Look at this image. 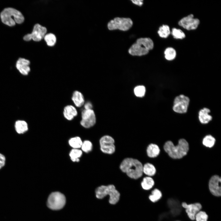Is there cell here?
I'll use <instances>...</instances> for the list:
<instances>
[{
    "mask_svg": "<svg viewBox=\"0 0 221 221\" xmlns=\"http://www.w3.org/2000/svg\"><path fill=\"white\" fill-rule=\"evenodd\" d=\"M143 165L138 160L131 157L124 159L121 163L119 168L130 178L137 179L143 174Z\"/></svg>",
    "mask_w": 221,
    "mask_h": 221,
    "instance_id": "cell-1",
    "label": "cell"
},
{
    "mask_svg": "<svg viewBox=\"0 0 221 221\" xmlns=\"http://www.w3.org/2000/svg\"><path fill=\"white\" fill-rule=\"evenodd\" d=\"M189 144L183 138L180 139L178 144L175 145L170 141L166 142L164 146L165 151L172 158L180 159L185 156L188 151Z\"/></svg>",
    "mask_w": 221,
    "mask_h": 221,
    "instance_id": "cell-2",
    "label": "cell"
},
{
    "mask_svg": "<svg viewBox=\"0 0 221 221\" xmlns=\"http://www.w3.org/2000/svg\"><path fill=\"white\" fill-rule=\"evenodd\" d=\"M153 47L154 43L151 38H140L130 47L128 52L132 56H141L147 54Z\"/></svg>",
    "mask_w": 221,
    "mask_h": 221,
    "instance_id": "cell-3",
    "label": "cell"
},
{
    "mask_svg": "<svg viewBox=\"0 0 221 221\" xmlns=\"http://www.w3.org/2000/svg\"><path fill=\"white\" fill-rule=\"evenodd\" d=\"M0 17L3 23L10 26L14 25L16 23L21 24L24 20V17L20 12L10 7L4 9L1 13Z\"/></svg>",
    "mask_w": 221,
    "mask_h": 221,
    "instance_id": "cell-4",
    "label": "cell"
},
{
    "mask_svg": "<svg viewBox=\"0 0 221 221\" xmlns=\"http://www.w3.org/2000/svg\"><path fill=\"white\" fill-rule=\"evenodd\" d=\"M95 193L96 197L99 199L109 195V202L112 204H115L118 202L120 196V193L113 184L99 186L96 189Z\"/></svg>",
    "mask_w": 221,
    "mask_h": 221,
    "instance_id": "cell-5",
    "label": "cell"
},
{
    "mask_svg": "<svg viewBox=\"0 0 221 221\" xmlns=\"http://www.w3.org/2000/svg\"><path fill=\"white\" fill-rule=\"evenodd\" d=\"M133 25V21L130 18L116 17L109 22L107 28L110 30L119 29L126 31L129 29Z\"/></svg>",
    "mask_w": 221,
    "mask_h": 221,
    "instance_id": "cell-6",
    "label": "cell"
},
{
    "mask_svg": "<svg viewBox=\"0 0 221 221\" xmlns=\"http://www.w3.org/2000/svg\"><path fill=\"white\" fill-rule=\"evenodd\" d=\"M64 195L59 192L51 193L48 199L47 204L48 207L53 210H58L64 207L66 203Z\"/></svg>",
    "mask_w": 221,
    "mask_h": 221,
    "instance_id": "cell-7",
    "label": "cell"
},
{
    "mask_svg": "<svg viewBox=\"0 0 221 221\" xmlns=\"http://www.w3.org/2000/svg\"><path fill=\"white\" fill-rule=\"evenodd\" d=\"M115 141L109 135H105L101 138L99 141L101 151L105 154H112L115 151Z\"/></svg>",
    "mask_w": 221,
    "mask_h": 221,
    "instance_id": "cell-8",
    "label": "cell"
},
{
    "mask_svg": "<svg viewBox=\"0 0 221 221\" xmlns=\"http://www.w3.org/2000/svg\"><path fill=\"white\" fill-rule=\"evenodd\" d=\"M189 99L183 95L176 96L174 99L173 107V110L178 113L187 112L189 103Z\"/></svg>",
    "mask_w": 221,
    "mask_h": 221,
    "instance_id": "cell-9",
    "label": "cell"
},
{
    "mask_svg": "<svg viewBox=\"0 0 221 221\" xmlns=\"http://www.w3.org/2000/svg\"><path fill=\"white\" fill-rule=\"evenodd\" d=\"M46 28L39 24H37L34 26L32 33L25 35L23 37L24 40L29 41L33 39L36 41L41 40L46 34Z\"/></svg>",
    "mask_w": 221,
    "mask_h": 221,
    "instance_id": "cell-10",
    "label": "cell"
},
{
    "mask_svg": "<svg viewBox=\"0 0 221 221\" xmlns=\"http://www.w3.org/2000/svg\"><path fill=\"white\" fill-rule=\"evenodd\" d=\"M81 125L84 128H88L93 126L96 123V116L92 109H83L81 112Z\"/></svg>",
    "mask_w": 221,
    "mask_h": 221,
    "instance_id": "cell-11",
    "label": "cell"
},
{
    "mask_svg": "<svg viewBox=\"0 0 221 221\" xmlns=\"http://www.w3.org/2000/svg\"><path fill=\"white\" fill-rule=\"evenodd\" d=\"M200 23L199 20L195 18L192 14H190L181 19L178 22V25L188 30H194L197 28Z\"/></svg>",
    "mask_w": 221,
    "mask_h": 221,
    "instance_id": "cell-12",
    "label": "cell"
},
{
    "mask_svg": "<svg viewBox=\"0 0 221 221\" xmlns=\"http://www.w3.org/2000/svg\"><path fill=\"white\" fill-rule=\"evenodd\" d=\"M221 182L220 177L217 175L212 176L209 180V189L211 193L214 196H221Z\"/></svg>",
    "mask_w": 221,
    "mask_h": 221,
    "instance_id": "cell-13",
    "label": "cell"
},
{
    "mask_svg": "<svg viewBox=\"0 0 221 221\" xmlns=\"http://www.w3.org/2000/svg\"><path fill=\"white\" fill-rule=\"evenodd\" d=\"M182 206L185 209V211L188 217L192 220L195 219L196 215L202 208L201 204L198 203L188 204L185 202H183Z\"/></svg>",
    "mask_w": 221,
    "mask_h": 221,
    "instance_id": "cell-14",
    "label": "cell"
},
{
    "mask_svg": "<svg viewBox=\"0 0 221 221\" xmlns=\"http://www.w3.org/2000/svg\"><path fill=\"white\" fill-rule=\"evenodd\" d=\"M30 61L25 58H20L17 61L16 66L20 73L24 76L28 75L30 72Z\"/></svg>",
    "mask_w": 221,
    "mask_h": 221,
    "instance_id": "cell-15",
    "label": "cell"
},
{
    "mask_svg": "<svg viewBox=\"0 0 221 221\" xmlns=\"http://www.w3.org/2000/svg\"><path fill=\"white\" fill-rule=\"evenodd\" d=\"M63 114L66 119L68 120H72L77 115L78 112L74 106L68 105L64 107Z\"/></svg>",
    "mask_w": 221,
    "mask_h": 221,
    "instance_id": "cell-16",
    "label": "cell"
},
{
    "mask_svg": "<svg viewBox=\"0 0 221 221\" xmlns=\"http://www.w3.org/2000/svg\"><path fill=\"white\" fill-rule=\"evenodd\" d=\"M210 112V110L207 108H204L200 110L198 117L201 123H207L212 120V117L209 114Z\"/></svg>",
    "mask_w": 221,
    "mask_h": 221,
    "instance_id": "cell-17",
    "label": "cell"
},
{
    "mask_svg": "<svg viewBox=\"0 0 221 221\" xmlns=\"http://www.w3.org/2000/svg\"><path fill=\"white\" fill-rule=\"evenodd\" d=\"M14 128L16 133L19 134H25L29 129L27 123L25 120H17L15 122Z\"/></svg>",
    "mask_w": 221,
    "mask_h": 221,
    "instance_id": "cell-18",
    "label": "cell"
},
{
    "mask_svg": "<svg viewBox=\"0 0 221 221\" xmlns=\"http://www.w3.org/2000/svg\"><path fill=\"white\" fill-rule=\"evenodd\" d=\"M72 99L75 106L80 107L83 105L85 103V100L83 94L80 91H75L73 92Z\"/></svg>",
    "mask_w": 221,
    "mask_h": 221,
    "instance_id": "cell-19",
    "label": "cell"
},
{
    "mask_svg": "<svg viewBox=\"0 0 221 221\" xmlns=\"http://www.w3.org/2000/svg\"><path fill=\"white\" fill-rule=\"evenodd\" d=\"M160 149L156 144L151 143L149 144L146 149V153L147 156L150 158L157 157L160 153Z\"/></svg>",
    "mask_w": 221,
    "mask_h": 221,
    "instance_id": "cell-20",
    "label": "cell"
},
{
    "mask_svg": "<svg viewBox=\"0 0 221 221\" xmlns=\"http://www.w3.org/2000/svg\"><path fill=\"white\" fill-rule=\"evenodd\" d=\"M143 172L148 176L151 177L155 174L156 169L152 164L147 163L143 166Z\"/></svg>",
    "mask_w": 221,
    "mask_h": 221,
    "instance_id": "cell-21",
    "label": "cell"
},
{
    "mask_svg": "<svg viewBox=\"0 0 221 221\" xmlns=\"http://www.w3.org/2000/svg\"><path fill=\"white\" fill-rule=\"evenodd\" d=\"M154 184V182L153 179L150 176L144 177L141 183L142 188L145 190H148L151 189Z\"/></svg>",
    "mask_w": 221,
    "mask_h": 221,
    "instance_id": "cell-22",
    "label": "cell"
},
{
    "mask_svg": "<svg viewBox=\"0 0 221 221\" xmlns=\"http://www.w3.org/2000/svg\"><path fill=\"white\" fill-rule=\"evenodd\" d=\"M159 36L162 38L168 37L171 33L169 26L166 25H163L160 26L157 31Z\"/></svg>",
    "mask_w": 221,
    "mask_h": 221,
    "instance_id": "cell-23",
    "label": "cell"
},
{
    "mask_svg": "<svg viewBox=\"0 0 221 221\" xmlns=\"http://www.w3.org/2000/svg\"><path fill=\"white\" fill-rule=\"evenodd\" d=\"M82 152L79 149H73L69 153V156L71 160L74 162H79V158L81 156Z\"/></svg>",
    "mask_w": 221,
    "mask_h": 221,
    "instance_id": "cell-24",
    "label": "cell"
},
{
    "mask_svg": "<svg viewBox=\"0 0 221 221\" xmlns=\"http://www.w3.org/2000/svg\"><path fill=\"white\" fill-rule=\"evenodd\" d=\"M176 54L175 50L171 47L167 48L164 51L165 57L166 59L169 61L174 60L176 57Z\"/></svg>",
    "mask_w": 221,
    "mask_h": 221,
    "instance_id": "cell-25",
    "label": "cell"
},
{
    "mask_svg": "<svg viewBox=\"0 0 221 221\" xmlns=\"http://www.w3.org/2000/svg\"><path fill=\"white\" fill-rule=\"evenodd\" d=\"M69 145L73 149H79L81 147L83 142L79 137H76L71 138L68 141Z\"/></svg>",
    "mask_w": 221,
    "mask_h": 221,
    "instance_id": "cell-26",
    "label": "cell"
},
{
    "mask_svg": "<svg viewBox=\"0 0 221 221\" xmlns=\"http://www.w3.org/2000/svg\"><path fill=\"white\" fill-rule=\"evenodd\" d=\"M215 142V138L211 135H209L206 136L203 138L202 143L205 146L211 148L214 145Z\"/></svg>",
    "mask_w": 221,
    "mask_h": 221,
    "instance_id": "cell-27",
    "label": "cell"
},
{
    "mask_svg": "<svg viewBox=\"0 0 221 221\" xmlns=\"http://www.w3.org/2000/svg\"><path fill=\"white\" fill-rule=\"evenodd\" d=\"M44 39L47 45L49 46H53L56 42V37L53 34L49 33L46 34Z\"/></svg>",
    "mask_w": 221,
    "mask_h": 221,
    "instance_id": "cell-28",
    "label": "cell"
},
{
    "mask_svg": "<svg viewBox=\"0 0 221 221\" xmlns=\"http://www.w3.org/2000/svg\"><path fill=\"white\" fill-rule=\"evenodd\" d=\"M173 37L176 39H182L185 37L184 33L180 29L175 28L172 29L171 32Z\"/></svg>",
    "mask_w": 221,
    "mask_h": 221,
    "instance_id": "cell-29",
    "label": "cell"
},
{
    "mask_svg": "<svg viewBox=\"0 0 221 221\" xmlns=\"http://www.w3.org/2000/svg\"><path fill=\"white\" fill-rule=\"evenodd\" d=\"M162 196L161 192L158 189H154L151 192V194L149 196V200L153 202L158 201L161 197Z\"/></svg>",
    "mask_w": 221,
    "mask_h": 221,
    "instance_id": "cell-30",
    "label": "cell"
},
{
    "mask_svg": "<svg viewBox=\"0 0 221 221\" xmlns=\"http://www.w3.org/2000/svg\"><path fill=\"white\" fill-rule=\"evenodd\" d=\"M134 92L136 96L139 97H142L145 95V88L143 86H138L134 88Z\"/></svg>",
    "mask_w": 221,
    "mask_h": 221,
    "instance_id": "cell-31",
    "label": "cell"
},
{
    "mask_svg": "<svg viewBox=\"0 0 221 221\" xmlns=\"http://www.w3.org/2000/svg\"><path fill=\"white\" fill-rule=\"evenodd\" d=\"M92 147V144L91 142L88 140H85L83 142L81 148L83 152L87 153L91 151Z\"/></svg>",
    "mask_w": 221,
    "mask_h": 221,
    "instance_id": "cell-32",
    "label": "cell"
},
{
    "mask_svg": "<svg viewBox=\"0 0 221 221\" xmlns=\"http://www.w3.org/2000/svg\"><path fill=\"white\" fill-rule=\"evenodd\" d=\"M208 216L204 211H200L196 215L195 219L196 221H207Z\"/></svg>",
    "mask_w": 221,
    "mask_h": 221,
    "instance_id": "cell-33",
    "label": "cell"
},
{
    "mask_svg": "<svg viewBox=\"0 0 221 221\" xmlns=\"http://www.w3.org/2000/svg\"><path fill=\"white\" fill-rule=\"evenodd\" d=\"M6 161V159L5 156L3 154L0 153V170L5 166Z\"/></svg>",
    "mask_w": 221,
    "mask_h": 221,
    "instance_id": "cell-34",
    "label": "cell"
},
{
    "mask_svg": "<svg viewBox=\"0 0 221 221\" xmlns=\"http://www.w3.org/2000/svg\"><path fill=\"white\" fill-rule=\"evenodd\" d=\"M84 109L89 110L92 109L93 106L91 102H87L85 103L83 105Z\"/></svg>",
    "mask_w": 221,
    "mask_h": 221,
    "instance_id": "cell-35",
    "label": "cell"
},
{
    "mask_svg": "<svg viewBox=\"0 0 221 221\" xmlns=\"http://www.w3.org/2000/svg\"><path fill=\"white\" fill-rule=\"evenodd\" d=\"M131 1L133 3L139 6H141L143 4L142 0H133Z\"/></svg>",
    "mask_w": 221,
    "mask_h": 221,
    "instance_id": "cell-36",
    "label": "cell"
},
{
    "mask_svg": "<svg viewBox=\"0 0 221 221\" xmlns=\"http://www.w3.org/2000/svg\"></svg>",
    "mask_w": 221,
    "mask_h": 221,
    "instance_id": "cell-37",
    "label": "cell"
}]
</instances>
